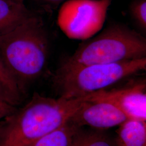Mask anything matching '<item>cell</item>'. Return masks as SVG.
Returning <instances> with one entry per match:
<instances>
[{"mask_svg":"<svg viewBox=\"0 0 146 146\" xmlns=\"http://www.w3.org/2000/svg\"><path fill=\"white\" fill-rule=\"evenodd\" d=\"M86 100L34 93L23 107L0 121V146H26L68 122Z\"/></svg>","mask_w":146,"mask_h":146,"instance_id":"obj_1","label":"cell"},{"mask_svg":"<svg viewBox=\"0 0 146 146\" xmlns=\"http://www.w3.org/2000/svg\"><path fill=\"white\" fill-rule=\"evenodd\" d=\"M49 48L43 22L34 13L0 31V58L23 91L43 73Z\"/></svg>","mask_w":146,"mask_h":146,"instance_id":"obj_2","label":"cell"},{"mask_svg":"<svg viewBox=\"0 0 146 146\" xmlns=\"http://www.w3.org/2000/svg\"><path fill=\"white\" fill-rule=\"evenodd\" d=\"M146 70V58L108 64H79L64 62L52 78L58 97L84 98L109 88L121 81Z\"/></svg>","mask_w":146,"mask_h":146,"instance_id":"obj_3","label":"cell"},{"mask_svg":"<svg viewBox=\"0 0 146 146\" xmlns=\"http://www.w3.org/2000/svg\"><path fill=\"white\" fill-rule=\"evenodd\" d=\"M146 58V39L123 24L113 23L81 42L64 62L71 64H108Z\"/></svg>","mask_w":146,"mask_h":146,"instance_id":"obj_4","label":"cell"},{"mask_svg":"<svg viewBox=\"0 0 146 146\" xmlns=\"http://www.w3.org/2000/svg\"><path fill=\"white\" fill-rule=\"evenodd\" d=\"M112 0H68L58 12L57 22L70 39L84 41L94 36L104 26Z\"/></svg>","mask_w":146,"mask_h":146,"instance_id":"obj_5","label":"cell"},{"mask_svg":"<svg viewBox=\"0 0 146 146\" xmlns=\"http://www.w3.org/2000/svg\"><path fill=\"white\" fill-rule=\"evenodd\" d=\"M86 98L88 101L109 102L122 110L129 119L146 121L145 79L134 80L122 87L100 90Z\"/></svg>","mask_w":146,"mask_h":146,"instance_id":"obj_6","label":"cell"},{"mask_svg":"<svg viewBox=\"0 0 146 146\" xmlns=\"http://www.w3.org/2000/svg\"><path fill=\"white\" fill-rule=\"evenodd\" d=\"M129 118L114 105L107 102L86 99L74 113L70 121L81 127L88 126L104 130L119 126Z\"/></svg>","mask_w":146,"mask_h":146,"instance_id":"obj_7","label":"cell"},{"mask_svg":"<svg viewBox=\"0 0 146 146\" xmlns=\"http://www.w3.org/2000/svg\"><path fill=\"white\" fill-rule=\"evenodd\" d=\"M116 146H146V121L128 119L116 131Z\"/></svg>","mask_w":146,"mask_h":146,"instance_id":"obj_8","label":"cell"},{"mask_svg":"<svg viewBox=\"0 0 146 146\" xmlns=\"http://www.w3.org/2000/svg\"><path fill=\"white\" fill-rule=\"evenodd\" d=\"M23 92L0 58V100L15 107L21 102Z\"/></svg>","mask_w":146,"mask_h":146,"instance_id":"obj_9","label":"cell"},{"mask_svg":"<svg viewBox=\"0 0 146 146\" xmlns=\"http://www.w3.org/2000/svg\"><path fill=\"white\" fill-rule=\"evenodd\" d=\"M80 127L69 121L59 128L26 146H69Z\"/></svg>","mask_w":146,"mask_h":146,"instance_id":"obj_10","label":"cell"},{"mask_svg":"<svg viewBox=\"0 0 146 146\" xmlns=\"http://www.w3.org/2000/svg\"><path fill=\"white\" fill-rule=\"evenodd\" d=\"M33 13L23 3L0 0V31L31 15Z\"/></svg>","mask_w":146,"mask_h":146,"instance_id":"obj_11","label":"cell"},{"mask_svg":"<svg viewBox=\"0 0 146 146\" xmlns=\"http://www.w3.org/2000/svg\"><path fill=\"white\" fill-rule=\"evenodd\" d=\"M69 146H116V145L103 130H86L83 127H80Z\"/></svg>","mask_w":146,"mask_h":146,"instance_id":"obj_12","label":"cell"},{"mask_svg":"<svg viewBox=\"0 0 146 146\" xmlns=\"http://www.w3.org/2000/svg\"><path fill=\"white\" fill-rule=\"evenodd\" d=\"M131 19L143 33L146 32V0H133L129 7Z\"/></svg>","mask_w":146,"mask_h":146,"instance_id":"obj_13","label":"cell"},{"mask_svg":"<svg viewBox=\"0 0 146 146\" xmlns=\"http://www.w3.org/2000/svg\"><path fill=\"white\" fill-rule=\"evenodd\" d=\"M15 109V106L4 102H0V121L11 114Z\"/></svg>","mask_w":146,"mask_h":146,"instance_id":"obj_14","label":"cell"},{"mask_svg":"<svg viewBox=\"0 0 146 146\" xmlns=\"http://www.w3.org/2000/svg\"><path fill=\"white\" fill-rule=\"evenodd\" d=\"M43 3H46L51 5H58V4L62 3L68 0H38Z\"/></svg>","mask_w":146,"mask_h":146,"instance_id":"obj_15","label":"cell"},{"mask_svg":"<svg viewBox=\"0 0 146 146\" xmlns=\"http://www.w3.org/2000/svg\"><path fill=\"white\" fill-rule=\"evenodd\" d=\"M14 1H16V2H20V3H23V0H14Z\"/></svg>","mask_w":146,"mask_h":146,"instance_id":"obj_16","label":"cell"},{"mask_svg":"<svg viewBox=\"0 0 146 146\" xmlns=\"http://www.w3.org/2000/svg\"><path fill=\"white\" fill-rule=\"evenodd\" d=\"M0 102H3V101H2L0 100Z\"/></svg>","mask_w":146,"mask_h":146,"instance_id":"obj_17","label":"cell"}]
</instances>
